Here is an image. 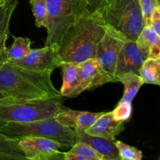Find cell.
Here are the masks:
<instances>
[{"instance_id": "obj_1", "label": "cell", "mask_w": 160, "mask_h": 160, "mask_svg": "<svg viewBox=\"0 0 160 160\" xmlns=\"http://www.w3.org/2000/svg\"><path fill=\"white\" fill-rule=\"evenodd\" d=\"M107 29L102 13L85 11L64 34L58 45L61 62L81 63L95 57L98 43Z\"/></svg>"}, {"instance_id": "obj_2", "label": "cell", "mask_w": 160, "mask_h": 160, "mask_svg": "<svg viewBox=\"0 0 160 160\" xmlns=\"http://www.w3.org/2000/svg\"><path fill=\"white\" fill-rule=\"evenodd\" d=\"M49 72L28 70L6 61L0 67V98H61Z\"/></svg>"}, {"instance_id": "obj_3", "label": "cell", "mask_w": 160, "mask_h": 160, "mask_svg": "<svg viewBox=\"0 0 160 160\" xmlns=\"http://www.w3.org/2000/svg\"><path fill=\"white\" fill-rule=\"evenodd\" d=\"M62 97L45 98H0V124L32 123L55 117L62 109Z\"/></svg>"}, {"instance_id": "obj_4", "label": "cell", "mask_w": 160, "mask_h": 160, "mask_svg": "<svg viewBox=\"0 0 160 160\" xmlns=\"http://www.w3.org/2000/svg\"><path fill=\"white\" fill-rule=\"evenodd\" d=\"M107 26L127 40L136 41L145 26L139 0H112L102 12Z\"/></svg>"}, {"instance_id": "obj_5", "label": "cell", "mask_w": 160, "mask_h": 160, "mask_svg": "<svg viewBox=\"0 0 160 160\" xmlns=\"http://www.w3.org/2000/svg\"><path fill=\"white\" fill-rule=\"evenodd\" d=\"M0 131L12 138L32 136L51 139L65 148H70L77 142L74 130L59 123L55 117L32 123H2L0 124Z\"/></svg>"}, {"instance_id": "obj_6", "label": "cell", "mask_w": 160, "mask_h": 160, "mask_svg": "<svg viewBox=\"0 0 160 160\" xmlns=\"http://www.w3.org/2000/svg\"><path fill=\"white\" fill-rule=\"evenodd\" d=\"M48 26L45 45L58 46L64 34L86 10L82 0H46Z\"/></svg>"}, {"instance_id": "obj_7", "label": "cell", "mask_w": 160, "mask_h": 160, "mask_svg": "<svg viewBox=\"0 0 160 160\" xmlns=\"http://www.w3.org/2000/svg\"><path fill=\"white\" fill-rule=\"evenodd\" d=\"M17 139L19 147L27 159L64 160V152H60V149L66 148L55 141L32 136Z\"/></svg>"}, {"instance_id": "obj_8", "label": "cell", "mask_w": 160, "mask_h": 160, "mask_svg": "<svg viewBox=\"0 0 160 160\" xmlns=\"http://www.w3.org/2000/svg\"><path fill=\"white\" fill-rule=\"evenodd\" d=\"M127 39L122 34L107 26L106 34L97 47L95 58L103 70L117 81L115 70L119 53Z\"/></svg>"}, {"instance_id": "obj_9", "label": "cell", "mask_w": 160, "mask_h": 160, "mask_svg": "<svg viewBox=\"0 0 160 160\" xmlns=\"http://www.w3.org/2000/svg\"><path fill=\"white\" fill-rule=\"evenodd\" d=\"M9 62L28 70L49 73L60 67L61 64V60L58 56V46L54 45L31 49L22 59Z\"/></svg>"}, {"instance_id": "obj_10", "label": "cell", "mask_w": 160, "mask_h": 160, "mask_svg": "<svg viewBox=\"0 0 160 160\" xmlns=\"http://www.w3.org/2000/svg\"><path fill=\"white\" fill-rule=\"evenodd\" d=\"M147 58L146 55L137 45L136 41L127 40L117 58L115 70L116 78L120 73L129 72L139 75L141 67Z\"/></svg>"}, {"instance_id": "obj_11", "label": "cell", "mask_w": 160, "mask_h": 160, "mask_svg": "<svg viewBox=\"0 0 160 160\" xmlns=\"http://www.w3.org/2000/svg\"><path fill=\"white\" fill-rule=\"evenodd\" d=\"M80 80L83 92L92 91L115 80L102 69L95 57L80 63Z\"/></svg>"}, {"instance_id": "obj_12", "label": "cell", "mask_w": 160, "mask_h": 160, "mask_svg": "<svg viewBox=\"0 0 160 160\" xmlns=\"http://www.w3.org/2000/svg\"><path fill=\"white\" fill-rule=\"evenodd\" d=\"M103 112L73 110L63 106L60 112L55 117V119L59 123L67 128L85 131L102 115Z\"/></svg>"}, {"instance_id": "obj_13", "label": "cell", "mask_w": 160, "mask_h": 160, "mask_svg": "<svg viewBox=\"0 0 160 160\" xmlns=\"http://www.w3.org/2000/svg\"><path fill=\"white\" fill-rule=\"evenodd\" d=\"M77 142L90 145L104 158V160H120L119 152L116 146V140H109L98 136L91 135L83 130H74Z\"/></svg>"}, {"instance_id": "obj_14", "label": "cell", "mask_w": 160, "mask_h": 160, "mask_svg": "<svg viewBox=\"0 0 160 160\" xmlns=\"http://www.w3.org/2000/svg\"><path fill=\"white\" fill-rule=\"evenodd\" d=\"M62 71V85L59 90L62 97L76 98L83 92L80 80V63L61 62Z\"/></svg>"}, {"instance_id": "obj_15", "label": "cell", "mask_w": 160, "mask_h": 160, "mask_svg": "<svg viewBox=\"0 0 160 160\" xmlns=\"http://www.w3.org/2000/svg\"><path fill=\"white\" fill-rule=\"evenodd\" d=\"M123 130V122L115 120L112 112H103L102 115L84 131L91 135L114 141Z\"/></svg>"}, {"instance_id": "obj_16", "label": "cell", "mask_w": 160, "mask_h": 160, "mask_svg": "<svg viewBox=\"0 0 160 160\" xmlns=\"http://www.w3.org/2000/svg\"><path fill=\"white\" fill-rule=\"evenodd\" d=\"M136 42L147 57L160 59V35L148 25L144 27Z\"/></svg>"}, {"instance_id": "obj_17", "label": "cell", "mask_w": 160, "mask_h": 160, "mask_svg": "<svg viewBox=\"0 0 160 160\" xmlns=\"http://www.w3.org/2000/svg\"><path fill=\"white\" fill-rule=\"evenodd\" d=\"M19 0H0V52H6V41L9 35V23Z\"/></svg>"}, {"instance_id": "obj_18", "label": "cell", "mask_w": 160, "mask_h": 160, "mask_svg": "<svg viewBox=\"0 0 160 160\" xmlns=\"http://www.w3.org/2000/svg\"><path fill=\"white\" fill-rule=\"evenodd\" d=\"M117 78L124 86V93L120 102L132 103L140 88L144 84L141 77L138 74L129 72L120 73L117 75Z\"/></svg>"}, {"instance_id": "obj_19", "label": "cell", "mask_w": 160, "mask_h": 160, "mask_svg": "<svg viewBox=\"0 0 160 160\" xmlns=\"http://www.w3.org/2000/svg\"><path fill=\"white\" fill-rule=\"evenodd\" d=\"M64 160H104V158L90 145L77 142L68 152H64Z\"/></svg>"}, {"instance_id": "obj_20", "label": "cell", "mask_w": 160, "mask_h": 160, "mask_svg": "<svg viewBox=\"0 0 160 160\" xmlns=\"http://www.w3.org/2000/svg\"><path fill=\"white\" fill-rule=\"evenodd\" d=\"M139 76L143 84L160 85V59L147 58L141 67Z\"/></svg>"}, {"instance_id": "obj_21", "label": "cell", "mask_w": 160, "mask_h": 160, "mask_svg": "<svg viewBox=\"0 0 160 160\" xmlns=\"http://www.w3.org/2000/svg\"><path fill=\"white\" fill-rule=\"evenodd\" d=\"M31 41L28 38L13 37V43L6 50L7 60H20L31 52Z\"/></svg>"}, {"instance_id": "obj_22", "label": "cell", "mask_w": 160, "mask_h": 160, "mask_svg": "<svg viewBox=\"0 0 160 160\" xmlns=\"http://www.w3.org/2000/svg\"><path fill=\"white\" fill-rule=\"evenodd\" d=\"M35 20L37 28H47L48 26V12H47L46 0H29Z\"/></svg>"}, {"instance_id": "obj_23", "label": "cell", "mask_w": 160, "mask_h": 160, "mask_svg": "<svg viewBox=\"0 0 160 160\" xmlns=\"http://www.w3.org/2000/svg\"><path fill=\"white\" fill-rule=\"evenodd\" d=\"M0 152L25 157L18 145L17 138H9L0 131Z\"/></svg>"}, {"instance_id": "obj_24", "label": "cell", "mask_w": 160, "mask_h": 160, "mask_svg": "<svg viewBox=\"0 0 160 160\" xmlns=\"http://www.w3.org/2000/svg\"><path fill=\"white\" fill-rule=\"evenodd\" d=\"M120 160H141L143 158L142 152L136 147L127 145L120 141H115Z\"/></svg>"}, {"instance_id": "obj_25", "label": "cell", "mask_w": 160, "mask_h": 160, "mask_svg": "<svg viewBox=\"0 0 160 160\" xmlns=\"http://www.w3.org/2000/svg\"><path fill=\"white\" fill-rule=\"evenodd\" d=\"M114 119L120 122L128 120L132 114V103L119 102L117 107L112 111Z\"/></svg>"}, {"instance_id": "obj_26", "label": "cell", "mask_w": 160, "mask_h": 160, "mask_svg": "<svg viewBox=\"0 0 160 160\" xmlns=\"http://www.w3.org/2000/svg\"><path fill=\"white\" fill-rule=\"evenodd\" d=\"M144 15L145 26L149 24L150 17L155 8L160 6L159 0H139Z\"/></svg>"}, {"instance_id": "obj_27", "label": "cell", "mask_w": 160, "mask_h": 160, "mask_svg": "<svg viewBox=\"0 0 160 160\" xmlns=\"http://www.w3.org/2000/svg\"><path fill=\"white\" fill-rule=\"evenodd\" d=\"M86 10L90 12H99L102 13L107 5V0H82Z\"/></svg>"}, {"instance_id": "obj_28", "label": "cell", "mask_w": 160, "mask_h": 160, "mask_svg": "<svg viewBox=\"0 0 160 160\" xmlns=\"http://www.w3.org/2000/svg\"><path fill=\"white\" fill-rule=\"evenodd\" d=\"M148 26L157 34L160 35V6L155 8L150 17Z\"/></svg>"}, {"instance_id": "obj_29", "label": "cell", "mask_w": 160, "mask_h": 160, "mask_svg": "<svg viewBox=\"0 0 160 160\" xmlns=\"http://www.w3.org/2000/svg\"><path fill=\"white\" fill-rule=\"evenodd\" d=\"M26 159L21 156H13V155L6 154L0 152V160H25Z\"/></svg>"}, {"instance_id": "obj_30", "label": "cell", "mask_w": 160, "mask_h": 160, "mask_svg": "<svg viewBox=\"0 0 160 160\" xmlns=\"http://www.w3.org/2000/svg\"><path fill=\"white\" fill-rule=\"evenodd\" d=\"M6 61H7L6 52H0V67H2V65Z\"/></svg>"}, {"instance_id": "obj_31", "label": "cell", "mask_w": 160, "mask_h": 160, "mask_svg": "<svg viewBox=\"0 0 160 160\" xmlns=\"http://www.w3.org/2000/svg\"><path fill=\"white\" fill-rule=\"evenodd\" d=\"M110 1H112V0H107V4H108V3H109Z\"/></svg>"}]
</instances>
